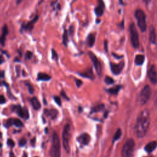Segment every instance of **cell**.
<instances>
[{"mask_svg":"<svg viewBox=\"0 0 157 157\" xmlns=\"http://www.w3.org/2000/svg\"><path fill=\"white\" fill-rule=\"evenodd\" d=\"M150 125V115L148 110L142 111L139 115L135 125V132L136 136L139 138H143L148 131Z\"/></svg>","mask_w":157,"mask_h":157,"instance_id":"obj_1","label":"cell"},{"mask_svg":"<svg viewBox=\"0 0 157 157\" xmlns=\"http://www.w3.org/2000/svg\"><path fill=\"white\" fill-rule=\"evenodd\" d=\"M50 157H61V144H60L59 136L56 132H54L52 136Z\"/></svg>","mask_w":157,"mask_h":157,"instance_id":"obj_2","label":"cell"},{"mask_svg":"<svg viewBox=\"0 0 157 157\" xmlns=\"http://www.w3.org/2000/svg\"><path fill=\"white\" fill-rule=\"evenodd\" d=\"M135 17L137 19L138 25L141 31H146L147 29L146 16L144 12L141 9H137L135 12Z\"/></svg>","mask_w":157,"mask_h":157,"instance_id":"obj_3","label":"cell"},{"mask_svg":"<svg viewBox=\"0 0 157 157\" xmlns=\"http://www.w3.org/2000/svg\"><path fill=\"white\" fill-rule=\"evenodd\" d=\"M135 143L132 139H128L125 143L122 149V156L123 157H131L134 152Z\"/></svg>","mask_w":157,"mask_h":157,"instance_id":"obj_4","label":"cell"},{"mask_svg":"<svg viewBox=\"0 0 157 157\" xmlns=\"http://www.w3.org/2000/svg\"><path fill=\"white\" fill-rule=\"evenodd\" d=\"M70 129H71L70 125L66 124L64 127L63 131V135H62L63 146L65 151L68 153H69L70 151V147H69V139L71 137Z\"/></svg>","mask_w":157,"mask_h":157,"instance_id":"obj_5","label":"cell"},{"mask_svg":"<svg viewBox=\"0 0 157 157\" xmlns=\"http://www.w3.org/2000/svg\"><path fill=\"white\" fill-rule=\"evenodd\" d=\"M130 31V38L131 44L134 48L136 49L139 45V38L138 30L134 23H131L129 27Z\"/></svg>","mask_w":157,"mask_h":157,"instance_id":"obj_6","label":"cell"},{"mask_svg":"<svg viewBox=\"0 0 157 157\" xmlns=\"http://www.w3.org/2000/svg\"><path fill=\"white\" fill-rule=\"evenodd\" d=\"M151 96V89L149 86L147 85L145 86L143 89L141 90L139 98L138 101L141 105H144L150 99Z\"/></svg>","mask_w":157,"mask_h":157,"instance_id":"obj_7","label":"cell"},{"mask_svg":"<svg viewBox=\"0 0 157 157\" xmlns=\"http://www.w3.org/2000/svg\"><path fill=\"white\" fill-rule=\"evenodd\" d=\"M89 55L92 61L93 65L94 66V68L96 69V72L99 76H101L102 74V68H101V65L98 60V58L96 57V56L92 52H89Z\"/></svg>","mask_w":157,"mask_h":157,"instance_id":"obj_8","label":"cell"},{"mask_svg":"<svg viewBox=\"0 0 157 157\" xmlns=\"http://www.w3.org/2000/svg\"><path fill=\"white\" fill-rule=\"evenodd\" d=\"M13 109L14 111H15L19 117L23 118L25 119H28L29 118V112L28 110L26 107L22 108L20 106H13Z\"/></svg>","mask_w":157,"mask_h":157,"instance_id":"obj_9","label":"cell"},{"mask_svg":"<svg viewBox=\"0 0 157 157\" xmlns=\"http://www.w3.org/2000/svg\"><path fill=\"white\" fill-rule=\"evenodd\" d=\"M148 77L153 84L157 83V72L154 65H152L148 71Z\"/></svg>","mask_w":157,"mask_h":157,"instance_id":"obj_10","label":"cell"},{"mask_svg":"<svg viewBox=\"0 0 157 157\" xmlns=\"http://www.w3.org/2000/svg\"><path fill=\"white\" fill-rule=\"evenodd\" d=\"M124 66V64L123 62H121L118 65H115L114 63H111V69L112 72L114 74H119L121 71H122Z\"/></svg>","mask_w":157,"mask_h":157,"instance_id":"obj_11","label":"cell"},{"mask_svg":"<svg viewBox=\"0 0 157 157\" xmlns=\"http://www.w3.org/2000/svg\"><path fill=\"white\" fill-rule=\"evenodd\" d=\"M104 9H105L104 4L103 1H99V3H98L97 7L95 8L94 12H95L96 14L97 15L98 17H101L104 14Z\"/></svg>","mask_w":157,"mask_h":157,"instance_id":"obj_12","label":"cell"},{"mask_svg":"<svg viewBox=\"0 0 157 157\" xmlns=\"http://www.w3.org/2000/svg\"><path fill=\"white\" fill-rule=\"evenodd\" d=\"M38 16H36L31 22H28L26 24H23V25H22L23 29L25 30H29V31L32 30L33 28V26H34L33 24L36 22V20H38Z\"/></svg>","mask_w":157,"mask_h":157,"instance_id":"obj_13","label":"cell"},{"mask_svg":"<svg viewBox=\"0 0 157 157\" xmlns=\"http://www.w3.org/2000/svg\"><path fill=\"white\" fill-rule=\"evenodd\" d=\"M8 34V28L6 25H4V26L2 30V34L1 36H0V44L2 45H4L5 41H6V37Z\"/></svg>","mask_w":157,"mask_h":157,"instance_id":"obj_14","label":"cell"},{"mask_svg":"<svg viewBox=\"0 0 157 157\" xmlns=\"http://www.w3.org/2000/svg\"><path fill=\"white\" fill-rule=\"evenodd\" d=\"M79 141L83 145H87L90 142V136L87 133L82 134L79 136Z\"/></svg>","mask_w":157,"mask_h":157,"instance_id":"obj_15","label":"cell"},{"mask_svg":"<svg viewBox=\"0 0 157 157\" xmlns=\"http://www.w3.org/2000/svg\"><path fill=\"white\" fill-rule=\"evenodd\" d=\"M157 146V142L156 141H152L148 143L146 147H145V150L148 153H150L153 152Z\"/></svg>","mask_w":157,"mask_h":157,"instance_id":"obj_16","label":"cell"},{"mask_svg":"<svg viewBox=\"0 0 157 157\" xmlns=\"http://www.w3.org/2000/svg\"><path fill=\"white\" fill-rule=\"evenodd\" d=\"M149 39L150 41L152 44L156 43V34L154 27L151 25L149 28Z\"/></svg>","mask_w":157,"mask_h":157,"instance_id":"obj_17","label":"cell"},{"mask_svg":"<svg viewBox=\"0 0 157 157\" xmlns=\"http://www.w3.org/2000/svg\"><path fill=\"white\" fill-rule=\"evenodd\" d=\"M44 113L46 115L50 117L52 119H55L57 118V115H58V111L54 109H52L50 110H44Z\"/></svg>","mask_w":157,"mask_h":157,"instance_id":"obj_18","label":"cell"},{"mask_svg":"<svg viewBox=\"0 0 157 157\" xmlns=\"http://www.w3.org/2000/svg\"><path fill=\"white\" fill-rule=\"evenodd\" d=\"M31 104L33 106V108L35 110H39V109L41 107V103L39 102V101L38 100V98L36 97H33L31 99Z\"/></svg>","mask_w":157,"mask_h":157,"instance_id":"obj_19","label":"cell"},{"mask_svg":"<svg viewBox=\"0 0 157 157\" xmlns=\"http://www.w3.org/2000/svg\"><path fill=\"white\" fill-rule=\"evenodd\" d=\"M51 79V77L45 73H41V72H39V73L38 74V77H37L38 80L48 81V80H50Z\"/></svg>","mask_w":157,"mask_h":157,"instance_id":"obj_20","label":"cell"},{"mask_svg":"<svg viewBox=\"0 0 157 157\" xmlns=\"http://www.w3.org/2000/svg\"><path fill=\"white\" fill-rule=\"evenodd\" d=\"M144 60H145V57L143 55H138L136 56L135 58V63L137 65H142L144 62Z\"/></svg>","mask_w":157,"mask_h":157,"instance_id":"obj_21","label":"cell"},{"mask_svg":"<svg viewBox=\"0 0 157 157\" xmlns=\"http://www.w3.org/2000/svg\"><path fill=\"white\" fill-rule=\"evenodd\" d=\"M95 42V36L93 34H90L87 38V44L89 47L93 46Z\"/></svg>","mask_w":157,"mask_h":157,"instance_id":"obj_22","label":"cell"},{"mask_svg":"<svg viewBox=\"0 0 157 157\" xmlns=\"http://www.w3.org/2000/svg\"><path fill=\"white\" fill-rule=\"evenodd\" d=\"M120 89H121V87H120V86H117L115 87H114L110 89H109L107 90V92L109 93L110 94H116L118 93V92L120 91Z\"/></svg>","mask_w":157,"mask_h":157,"instance_id":"obj_23","label":"cell"},{"mask_svg":"<svg viewBox=\"0 0 157 157\" xmlns=\"http://www.w3.org/2000/svg\"><path fill=\"white\" fill-rule=\"evenodd\" d=\"M80 76H82L84 77H88L90 79H93L94 78V76L92 73V70H89V71H87L86 72H84V73H79V74Z\"/></svg>","mask_w":157,"mask_h":157,"instance_id":"obj_24","label":"cell"},{"mask_svg":"<svg viewBox=\"0 0 157 157\" xmlns=\"http://www.w3.org/2000/svg\"><path fill=\"white\" fill-rule=\"evenodd\" d=\"M68 42V33L66 30H65L63 34V44L65 46H67Z\"/></svg>","mask_w":157,"mask_h":157,"instance_id":"obj_25","label":"cell"},{"mask_svg":"<svg viewBox=\"0 0 157 157\" xmlns=\"http://www.w3.org/2000/svg\"><path fill=\"white\" fill-rule=\"evenodd\" d=\"M13 124L18 128H20V127H22L23 126L22 122L20 119H18V118L13 119Z\"/></svg>","mask_w":157,"mask_h":157,"instance_id":"obj_26","label":"cell"},{"mask_svg":"<svg viewBox=\"0 0 157 157\" xmlns=\"http://www.w3.org/2000/svg\"><path fill=\"white\" fill-rule=\"evenodd\" d=\"M121 135H122L121 130H120V129H118L115 133V135L114 137V141H115L118 140L120 138V136H121Z\"/></svg>","mask_w":157,"mask_h":157,"instance_id":"obj_27","label":"cell"},{"mask_svg":"<svg viewBox=\"0 0 157 157\" xmlns=\"http://www.w3.org/2000/svg\"><path fill=\"white\" fill-rule=\"evenodd\" d=\"M104 107V105L101 104V105H98L97 106H96L94 107L93 108V109L92 111V112H98L101 111Z\"/></svg>","mask_w":157,"mask_h":157,"instance_id":"obj_28","label":"cell"},{"mask_svg":"<svg viewBox=\"0 0 157 157\" xmlns=\"http://www.w3.org/2000/svg\"><path fill=\"white\" fill-rule=\"evenodd\" d=\"M104 82L107 83V84H112L114 82V80L112 78L110 77H106L105 79H104Z\"/></svg>","mask_w":157,"mask_h":157,"instance_id":"obj_29","label":"cell"},{"mask_svg":"<svg viewBox=\"0 0 157 157\" xmlns=\"http://www.w3.org/2000/svg\"><path fill=\"white\" fill-rule=\"evenodd\" d=\"M54 101H55V103L58 105V106H62V101H61V99H60V98L59 97V96H55L54 97Z\"/></svg>","mask_w":157,"mask_h":157,"instance_id":"obj_30","label":"cell"},{"mask_svg":"<svg viewBox=\"0 0 157 157\" xmlns=\"http://www.w3.org/2000/svg\"><path fill=\"white\" fill-rule=\"evenodd\" d=\"M26 85L27 86V87H28V91H29V92H30L31 94H33V92H34V89H33L32 85H31V84H30V83H27Z\"/></svg>","mask_w":157,"mask_h":157,"instance_id":"obj_31","label":"cell"},{"mask_svg":"<svg viewBox=\"0 0 157 157\" xmlns=\"http://www.w3.org/2000/svg\"><path fill=\"white\" fill-rule=\"evenodd\" d=\"M52 58L55 60H58V55H57V52L54 49H52Z\"/></svg>","mask_w":157,"mask_h":157,"instance_id":"obj_32","label":"cell"},{"mask_svg":"<svg viewBox=\"0 0 157 157\" xmlns=\"http://www.w3.org/2000/svg\"><path fill=\"white\" fill-rule=\"evenodd\" d=\"M75 82H76V86L79 88L82 85V81L80 79H75Z\"/></svg>","mask_w":157,"mask_h":157,"instance_id":"obj_33","label":"cell"},{"mask_svg":"<svg viewBox=\"0 0 157 157\" xmlns=\"http://www.w3.org/2000/svg\"><path fill=\"white\" fill-rule=\"evenodd\" d=\"M7 144L9 146L11 147H13L15 146V142H14V141H13L12 139H9L7 140Z\"/></svg>","mask_w":157,"mask_h":157,"instance_id":"obj_34","label":"cell"},{"mask_svg":"<svg viewBox=\"0 0 157 157\" xmlns=\"http://www.w3.org/2000/svg\"><path fill=\"white\" fill-rule=\"evenodd\" d=\"M6 102V100L3 95H0V104H4Z\"/></svg>","mask_w":157,"mask_h":157,"instance_id":"obj_35","label":"cell"},{"mask_svg":"<svg viewBox=\"0 0 157 157\" xmlns=\"http://www.w3.org/2000/svg\"><path fill=\"white\" fill-rule=\"evenodd\" d=\"M13 124V119L12 118H9L7 120V122H6V126L7 127H9L10 126L12 125Z\"/></svg>","mask_w":157,"mask_h":157,"instance_id":"obj_36","label":"cell"},{"mask_svg":"<svg viewBox=\"0 0 157 157\" xmlns=\"http://www.w3.org/2000/svg\"><path fill=\"white\" fill-rule=\"evenodd\" d=\"M32 55H33L32 52H31L30 51H27V53H26V54H25V58H26L27 60V59H28V60H30V59H31Z\"/></svg>","mask_w":157,"mask_h":157,"instance_id":"obj_37","label":"cell"},{"mask_svg":"<svg viewBox=\"0 0 157 157\" xmlns=\"http://www.w3.org/2000/svg\"><path fill=\"white\" fill-rule=\"evenodd\" d=\"M26 143H27V141L25 139H24V138L22 139L19 142V144L20 146H24L26 144Z\"/></svg>","mask_w":157,"mask_h":157,"instance_id":"obj_38","label":"cell"},{"mask_svg":"<svg viewBox=\"0 0 157 157\" xmlns=\"http://www.w3.org/2000/svg\"><path fill=\"white\" fill-rule=\"evenodd\" d=\"M61 95H62V97H63V98H65V100H69V98L68 97V96L66 95V93H65V91H64V90H62V91L61 92Z\"/></svg>","mask_w":157,"mask_h":157,"instance_id":"obj_39","label":"cell"},{"mask_svg":"<svg viewBox=\"0 0 157 157\" xmlns=\"http://www.w3.org/2000/svg\"><path fill=\"white\" fill-rule=\"evenodd\" d=\"M74 31V27H73V26H71V27H69V33H70L71 35L73 34V31Z\"/></svg>","mask_w":157,"mask_h":157,"instance_id":"obj_40","label":"cell"},{"mask_svg":"<svg viewBox=\"0 0 157 157\" xmlns=\"http://www.w3.org/2000/svg\"><path fill=\"white\" fill-rule=\"evenodd\" d=\"M4 62V60L3 58V56L2 55H0V65L2 64Z\"/></svg>","mask_w":157,"mask_h":157,"instance_id":"obj_41","label":"cell"},{"mask_svg":"<svg viewBox=\"0 0 157 157\" xmlns=\"http://www.w3.org/2000/svg\"><path fill=\"white\" fill-rule=\"evenodd\" d=\"M4 76V71H0V78H3Z\"/></svg>","mask_w":157,"mask_h":157,"instance_id":"obj_42","label":"cell"},{"mask_svg":"<svg viewBox=\"0 0 157 157\" xmlns=\"http://www.w3.org/2000/svg\"><path fill=\"white\" fill-rule=\"evenodd\" d=\"M107 41H104V49H105V51H107Z\"/></svg>","mask_w":157,"mask_h":157,"instance_id":"obj_43","label":"cell"},{"mask_svg":"<svg viewBox=\"0 0 157 157\" xmlns=\"http://www.w3.org/2000/svg\"><path fill=\"white\" fill-rule=\"evenodd\" d=\"M9 157H16V156L14 155V154L13 153L10 152V156H9Z\"/></svg>","mask_w":157,"mask_h":157,"instance_id":"obj_44","label":"cell"},{"mask_svg":"<svg viewBox=\"0 0 157 157\" xmlns=\"http://www.w3.org/2000/svg\"><path fill=\"white\" fill-rule=\"evenodd\" d=\"M2 147V144L0 142V147Z\"/></svg>","mask_w":157,"mask_h":157,"instance_id":"obj_45","label":"cell"},{"mask_svg":"<svg viewBox=\"0 0 157 157\" xmlns=\"http://www.w3.org/2000/svg\"><path fill=\"white\" fill-rule=\"evenodd\" d=\"M150 157H151V156H150Z\"/></svg>","mask_w":157,"mask_h":157,"instance_id":"obj_46","label":"cell"}]
</instances>
